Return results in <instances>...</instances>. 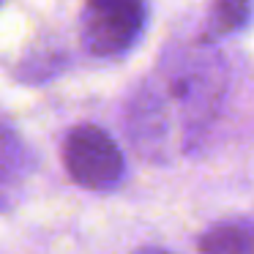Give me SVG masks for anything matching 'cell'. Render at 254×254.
<instances>
[{
	"label": "cell",
	"mask_w": 254,
	"mask_h": 254,
	"mask_svg": "<svg viewBox=\"0 0 254 254\" xmlns=\"http://www.w3.org/2000/svg\"><path fill=\"white\" fill-rule=\"evenodd\" d=\"M63 164L74 183L93 191H107L121 183L126 172L118 142L99 126H77L63 142Z\"/></svg>",
	"instance_id": "obj_1"
},
{
	"label": "cell",
	"mask_w": 254,
	"mask_h": 254,
	"mask_svg": "<svg viewBox=\"0 0 254 254\" xmlns=\"http://www.w3.org/2000/svg\"><path fill=\"white\" fill-rule=\"evenodd\" d=\"M145 17V0H85L82 41L93 55L118 58L137 44Z\"/></svg>",
	"instance_id": "obj_2"
},
{
	"label": "cell",
	"mask_w": 254,
	"mask_h": 254,
	"mask_svg": "<svg viewBox=\"0 0 254 254\" xmlns=\"http://www.w3.org/2000/svg\"><path fill=\"white\" fill-rule=\"evenodd\" d=\"M252 17V0H213L210 8V36H230L238 33Z\"/></svg>",
	"instance_id": "obj_4"
},
{
	"label": "cell",
	"mask_w": 254,
	"mask_h": 254,
	"mask_svg": "<svg viewBox=\"0 0 254 254\" xmlns=\"http://www.w3.org/2000/svg\"><path fill=\"white\" fill-rule=\"evenodd\" d=\"M199 254H254V227L216 224L199 238Z\"/></svg>",
	"instance_id": "obj_3"
}]
</instances>
